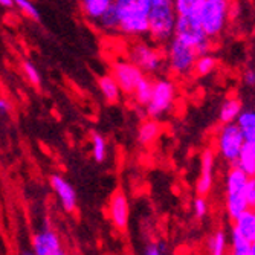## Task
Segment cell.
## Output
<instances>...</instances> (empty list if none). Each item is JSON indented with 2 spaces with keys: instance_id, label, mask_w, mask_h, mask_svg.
<instances>
[{
  "instance_id": "obj_19",
  "label": "cell",
  "mask_w": 255,
  "mask_h": 255,
  "mask_svg": "<svg viewBox=\"0 0 255 255\" xmlns=\"http://www.w3.org/2000/svg\"><path fill=\"white\" fill-rule=\"evenodd\" d=\"M98 86H100V90L103 97L109 101V103H117L118 98H120V92H121V87L112 74L110 75H103L100 80H98Z\"/></svg>"
},
{
  "instance_id": "obj_26",
  "label": "cell",
  "mask_w": 255,
  "mask_h": 255,
  "mask_svg": "<svg viewBox=\"0 0 255 255\" xmlns=\"http://www.w3.org/2000/svg\"><path fill=\"white\" fill-rule=\"evenodd\" d=\"M100 21L106 29H120V17L117 8H115V2L109 8V11L100 18Z\"/></svg>"
},
{
  "instance_id": "obj_3",
  "label": "cell",
  "mask_w": 255,
  "mask_h": 255,
  "mask_svg": "<svg viewBox=\"0 0 255 255\" xmlns=\"http://www.w3.org/2000/svg\"><path fill=\"white\" fill-rule=\"evenodd\" d=\"M174 37L194 46L199 55L210 51V35L205 32L196 15H177Z\"/></svg>"
},
{
  "instance_id": "obj_37",
  "label": "cell",
  "mask_w": 255,
  "mask_h": 255,
  "mask_svg": "<svg viewBox=\"0 0 255 255\" xmlns=\"http://www.w3.org/2000/svg\"><path fill=\"white\" fill-rule=\"evenodd\" d=\"M21 255H35V252L34 251H23Z\"/></svg>"
},
{
  "instance_id": "obj_31",
  "label": "cell",
  "mask_w": 255,
  "mask_h": 255,
  "mask_svg": "<svg viewBox=\"0 0 255 255\" xmlns=\"http://www.w3.org/2000/svg\"><path fill=\"white\" fill-rule=\"evenodd\" d=\"M245 196H246L249 208H251V210H255V176L249 177L248 185L245 188Z\"/></svg>"
},
{
  "instance_id": "obj_6",
  "label": "cell",
  "mask_w": 255,
  "mask_h": 255,
  "mask_svg": "<svg viewBox=\"0 0 255 255\" xmlns=\"http://www.w3.org/2000/svg\"><path fill=\"white\" fill-rule=\"evenodd\" d=\"M197 58H199V52L196 51L194 46L188 44L187 41H183L177 37H174L170 41L168 63L176 74L185 75L193 72Z\"/></svg>"
},
{
  "instance_id": "obj_25",
  "label": "cell",
  "mask_w": 255,
  "mask_h": 255,
  "mask_svg": "<svg viewBox=\"0 0 255 255\" xmlns=\"http://www.w3.org/2000/svg\"><path fill=\"white\" fill-rule=\"evenodd\" d=\"M92 153H94V157L97 162H103L106 159L107 144H106V139L98 133L92 136Z\"/></svg>"
},
{
  "instance_id": "obj_7",
  "label": "cell",
  "mask_w": 255,
  "mask_h": 255,
  "mask_svg": "<svg viewBox=\"0 0 255 255\" xmlns=\"http://www.w3.org/2000/svg\"><path fill=\"white\" fill-rule=\"evenodd\" d=\"M174 98H176V87L170 80L154 81L151 101L145 107L147 115L150 118H157L160 115H164L171 107Z\"/></svg>"
},
{
  "instance_id": "obj_5",
  "label": "cell",
  "mask_w": 255,
  "mask_h": 255,
  "mask_svg": "<svg viewBox=\"0 0 255 255\" xmlns=\"http://www.w3.org/2000/svg\"><path fill=\"white\" fill-rule=\"evenodd\" d=\"M245 144V136L237 123L223 124L219 133V151L231 165H237Z\"/></svg>"
},
{
  "instance_id": "obj_22",
  "label": "cell",
  "mask_w": 255,
  "mask_h": 255,
  "mask_svg": "<svg viewBox=\"0 0 255 255\" xmlns=\"http://www.w3.org/2000/svg\"><path fill=\"white\" fill-rule=\"evenodd\" d=\"M217 66V60L211 55L208 54H203V55H199L196 64H194V69L193 72L197 75V77H205V75H210Z\"/></svg>"
},
{
  "instance_id": "obj_33",
  "label": "cell",
  "mask_w": 255,
  "mask_h": 255,
  "mask_svg": "<svg viewBox=\"0 0 255 255\" xmlns=\"http://www.w3.org/2000/svg\"><path fill=\"white\" fill-rule=\"evenodd\" d=\"M243 80L248 86H255V71H252V69H248V71L245 72L243 75Z\"/></svg>"
},
{
  "instance_id": "obj_11",
  "label": "cell",
  "mask_w": 255,
  "mask_h": 255,
  "mask_svg": "<svg viewBox=\"0 0 255 255\" xmlns=\"http://www.w3.org/2000/svg\"><path fill=\"white\" fill-rule=\"evenodd\" d=\"M213 171H214V151L211 148H205L200 162V176L196 185V191L199 196H206L210 193L213 187Z\"/></svg>"
},
{
  "instance_id": "obj_39",
  "label": "cell",
  "mask_w": 255,
  "mask_h": 255,
  "mask_svg": "<svg viewBox=\"0 0 255 255\" xmlns=\"http://www.w3.org/2000/svg\"><path fill=\"white\" fill-rule=\"evenodd\" d=\"M57 255H67V254H66V252H64V251H60V252H58V254H57Z\"/></svg>"
},
{
  "instance_id": "obj_34",
  "label": "cell",
  "mask_w": 255,
  "mask_h": 255,
  "mask_svg": "<svg viewBox=\"0 0 255 255\" xmlns=\"http://www.w3.org/2000/svg\"><path fill=\"white\" fill-rule=\"evenodd\" d=\"M145 255H164V254H162L160 248H157L156 245H153V246H150V248L147 249V254H145Z\"/></svg>"
},
{
  "instance_id": "obj_12",
  "label": "cell",
  "mask_w": 255,
  "mask_h": 255,
  "mask_svg": "<svg viewBox=\"0 0 255 255\" xmlns=\"http://www.w3.org/2000/svg\"><path fill=\"white\" fill-rule=\"evenodd\" d=\"M51 185L55 194L58 196V199L61 200L64 210L74 211L77 206V194H75V190L72 188V185L58 174H54L51 177Z\"/></svg>"
},
{
  "instance_id": "obj_36",
  "label": "cell",
  "mask_w": 255,
  "mask_h": 255,
  "mask_svg": "<svg viewBox=\"0 0 255 255\" xmlns=\"http://www.w3.org/2000/svg\"><path fill=\"white\" fill-rule=\"evenodd\" d=\"M0 5L5 6V8H11L15 5V0H0Z\"/></svg>"
},
{
  "instance_id": "obj_17",
  "label": "cell",
  "mask_w": 255,
  "mask_h": 255,
  "mask_svg": "<svg viewBox=\"0 0 255 255\" xmlns=\"http://www.w3.org/2000/svg\"><path fill=\"white\" fill-rule=\"evenodd\" d=\"M237 165L249 176L254 177L255 176V142H249L245 141L242 153H240V159L237 162Z\"/></svg>"
},
{
  "instance_id": "obj_30",
  "label": "cell",
  "mask_w": 255,
  "mask_h": 255,
  "mask_svg": "<svg viewBox=\"0 0 255 255\" xmlns=\"http://www.w3.org/2000/svg\"><path fill=\"white\" fill-rule=\"evenodd\" d=\"M23 72H25V75H26V78L29 80L31 84L40 86V74H38L37 67L32 63H29V61L23 63Z\"/></svg>"
},
{
  "instance_id": "obj_1",
  "label": "cell",
  "mask_w": 255,
  "mask_h": 255,
  "mask_svg": "<svg viewBox=\"0 0 255 255\" xmlns=\"http://www.w3.org/2000/svg\"><path fill=\"white\" fill-rule=\"evenodd\" d=\"M148 15V34L156 41H167L174 35L177 12L173 0H139Z\"/></svg>"
},
{
  "instance_id": "obj_8",
  "label": "cell",
  "mask_w": 255,
  "mask_h": 255,
  "mask_svg": "<svg viewBox=\"0 0 255 255\" xmlns=\"http://www.w3.org/2000/svg\"><path fill=\"white\" fill-rule=\"evenodd\" d=\"M112 75L117 78L121 92L126 95H133L137 84L144 80V71L133 61H115L112 66Z\"/></svg>"
},
{
  "instance_id": "obj_20",
  "label": "cell",
  "mask_w": 255,
  "mask_h": 255,
  "mask_svg": "<svg viewBox=\"0 0 255 255\" xmlns=\"http://www.w3.org/2000/svg\"><path fill=\"white\" fill-rule=\"evenodd\" d=\"M113 2L115 0H83L81 6L87 17L94 20H100L109 11Z\"/></svg>"
},
{
  "instance_id": "obj_15",
  "label": "cell",
  "mask_w": 255,
  "mask_h": 255,
  "mask_svg": "<svg viewBox=\"0 0 255 255\" xmlns=\"http://www.w3.org/2000/svg\"><path fill=\"white\" fill-rule=\"evenodd\" d=\"M234 229L248 242L255 243V210H246L239 219L234 220Z\"/></svg>"
},
{
  "instance_id": "obj_16",
  "label": "cell",
  "mask_w": 255,
  "mask_h": 255,
  "mask_svg": "<svg viewBox=\"0 0 255 255\" xmlns=\"http://www.w3.org/2000/svg\"><path fill=\"white\" fill-rule=\"evenodd\" d=\"M243 112V106L242 101L237 98H229L223 103V106L220 107V113H219V120L222 124H229V123H236L240 117V113Z\"/></svg>"
},
{
  "instance_id": "obj_2",
  "label": "cell",
  "mask_w": 255,
  "mask_h": 255,
  "mask_svg": "<svg viewBox=\"0 0 255 255\" xmlns=\"http://www.w3.org/2000/svg\"><path fill=\"white\" fill-rule=\"evenodd\" d=\"M120 17V29L128 35H141L150 31L148 15L139 0H115Z\"/></svg>"
},
{
  "instance_id": "obj_32",
  "label": "cell",
  "mask_w": 255,
  "mask_h": 255,
  "mask_svg": "<svg viewBox=\"0 0 255 255\" xmlns=\"http://www.w3.org/2000/svg\"><path fill=\"white\" fill-rule=\"evenodd\" d=\"M194 213H196V216L200 219V217H203L206 213H208V203H206V200L203 199V196H199L196 200H194Z\"/></svg>"
},
{
  "instance_id": "obj_13",
  "label": "cell",
  "mask_w": 255,
  "mask_h": 255,
  "mask_svg": "<svg viewBox=\"0 0 255 255\" xmlns=\"http://www.w3.org/2000/svg\"><path fill=\"white\" fill-rule=\"evenodd\" d=\"M110 217L118 229H124L128 222V202L126 194L118 190L110 200Z\"/></svg>"
},
{
  "instance_id": "obj_28",
  "label": "cell",
  "mask_w": 255,
  "mask_h": 255,
  "mask_svg": "<svg viewBox=\"0 0 255 255\" xmlns=\"http://www.w3.org/2000/svg\"><path fill=\"white\" fill-rule=\"evenodd\" d=\"M242 130H249V128H255V110L249 109V110H243L240 113L239 120L236 121Z\"/></svg>"
},
{
  "instance_id": "obj_14",
  "label": "cell",
  "mask_w": 255,
  "mask_h": 255,
  "mask_svg": "<svg viewBox=\"0 0 255 255\" xmlns=\"http://www.w3.org/2000/svg\"><path fill=\"white\" fill-rule=\"evenodd\" d=\"M249 176L239 167L233 165L226 177V196H237L245 194V188L248 185Z\"/></svg>"
},
{
  "instance_id": "obj_23",
  "label": "cell",
  "mask_w": 255,
  "mask_h": 255,
  "mask_svg": "<svg viewBox=\"0 0 255 255\" xmlns=\"http://www.w3.org/2000/svg\"><path fill=\"white\" fill-rule=\"evenodd\" d=\"M205 0H174L177 15H194Z\"/></svg>"
},
{
  "instance_id": "obj_35",
  "label": "cell",
  "mask_w": 255,
  "mask_h": 255,
  "mask_svg": "<svg viewBox=\"0 0 255 255\" xmlns=\"http://www.w3.org/2000/svg\"><path fill=\"white\" fill-rule=\"evenodd\" d=\"M9 109H11V106L8 104L6 100H0V112L5 115L6 112H9Z\"/></svg>"
},
{
  "instance_id": "obj_18",
  "label": "cell",
  "mask_w": 255,
  "mask_h": 255,
  "mask_svg": "<svg viewBox=\"0 0 255 255\" xmlns=\"http://www.w3.org/2000/svg\"><path fill=\"white\" fill-rule=\"evenodd\" d=\"M162 133V126L156 121V120H148L145 121L141 127H139L137 131V141L142 145H148L151 142H154L156 139L160 136Z\"/></svg>"
},
{
  "instance_id": "obj_24",
  "label": "cell",
  "mask_w": 255,
  "mask_h": 255,
  "mask_svg": "<svg viewBox=\"0 0 255 255\" xmlns=\"http://www.w3.org/2000/svg\"><path fill=\"white\" fill-rule=\"evenodd\" d=\"M233 255H252V243L233 229Z\"/></svg>"
},
{
  "instance_id": "obj_27",
  "label": "cell",
  "mask_w": 255,
  "mask_h": 255,
  "mask_svg": "<svg viewBox=\"0 0 255 255\" xmlns=\"http://www.w3.org/2000/svg\"><path fill=\"white\" fill-rule=\"evenodd\" d=\"M210 251H211V255H225V251H226V237L222 231L211 239L210 242Z\"/></svg>"
},
{
  "instance_id": "obj_29",
  "label": "cell",
  "mask_w": 255,
  "mask_h": 255,
  "mask_svg": "<svg viewBox=\"0 0 255 255\" xmlns=\"http://www.w3.org/2000/svg\"><path fill=\"white\" fill-rule=\"evenodd\" d=\"M15 5L18 6V9L25 14L26 17L32 18V20H38L40 15H38V9L34 6L32 2H29V0H15Z\"/></svg>"
},
{
  "instance_id": "obj_38",
  "label": "cell",
  "mask_w": 255,
  "mask_h": 255,
  "mask_svg": "<svg viewBox=\"0 0 255 255\" xmlns=\"http://www.w3.org/2000/svg\"><path fill=\"white\" fill-rule=\"evenodd\" d=\"M252 255H255V243H252Z\"/></svg>"
},
{
  "instance_id": "obj_4",
  "label": "cell",
  "mask_w": 255,
  "mask_h": 255,
  "mask_svg": "<svg viewBox=\"0 0 255 255\" xmlns=\"http://www.w3.org/2000/svg\"><path fill=\"white\" fill-rule=\"evenodd\" d=\"M194 15L205 32L210 37H216L225 28L228 18V0H205Z\"/></svg>"
},
{
  "instance_id": "obj_9",
  "label": "cell",
  "mask_w": 255,
  "mask_h": 255,
  "mask_svg": "<svg viewBox=\"0 0 255 255\" xmlns=\"http://www.w3.org/2000/svg\"><path fill=\"white\" fill-rule=\"evenodd\" d=\"M130 61H133L136 66H139L144 72L147 74H153L156 72L159 66H160V57L159 54L151 49L148 44L145 43H136L131 46L130 49Z\"/></svg>"
},
{
  "instance_id": "obj_10",
  "label": "cell",
  "mask_w": 255,
  "mask_h": 255,
  "mask_svg": "<svg viewBox=\"0 0 255 255\" xmlns=\"http://www.w3.org/2000/svg\"><path fill=\"white\" fill-rule=\"evenodd\" d=\"M32 251L35 252V255H57L61 251L58 236L52 229H43L32 239Z\"/></svg>"
},
{
  "instance_id": "obj_21",
  "label": "cell",
  "mask_w": 255,
  "mask_h": 255,
  "mask_svg": "<svg viewBox=\"0 0 255 255\" xmlns=\"http://www.w3.org/2000/svg\"><path fill=\"white\" fill-rule=\"evenodd\" d=\"M153 89H154V83H153L150 78L144 77V80L137 84V87H136V90H134V94H133L136 103H137L139 106L147 107L148 103L151 101V97H153Z\"/></svg>"
}]
</instances>
